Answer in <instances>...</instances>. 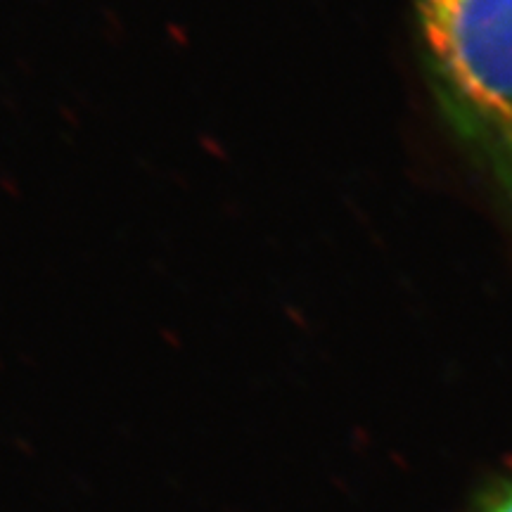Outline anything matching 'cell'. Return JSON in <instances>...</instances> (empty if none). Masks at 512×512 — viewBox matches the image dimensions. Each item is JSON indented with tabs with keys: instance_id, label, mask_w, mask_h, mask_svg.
Wrapping results in <instances>:
<instances>
[{
	"instance_id": "obj_1",
	"label": "cell",
	"mask_w": 512,
	"mask_h": 512,
	"mask_svg": "<svg viewBox=\"0 0 512 512\" xmlns=\"http://www.w3.org/2000/svg\"><path fill=\"white\" fill-rule=\"evenodd\" d=\"M448 121L512 207V0H418Z\"/></svg>"
},
{
	"instance_id": "obj_2",
	"label": "cell",
	"mask_w": 512,
	"mask_h": 512,
	"mask_svg": "<svg viewBox=\"0 0 512 512\" xmlns=\"http://www.w3.org/2000/svg\"><path fill=\"white\" fill-rule=\"evenodd\" d=\"M489 512H512V489L505 491V494L491 505Z\"/></svg>"
}]
</instances>
